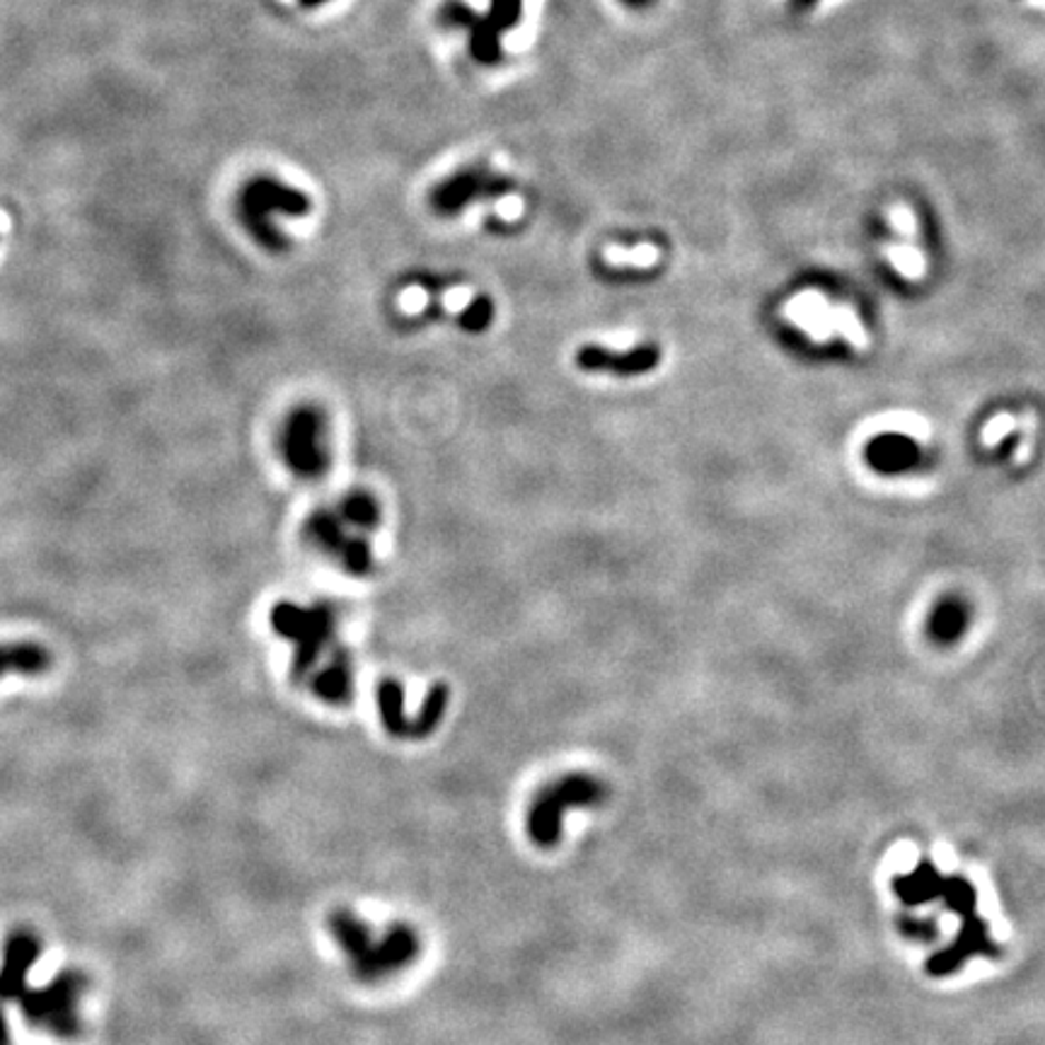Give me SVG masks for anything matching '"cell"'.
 Wrapping results in <instances>:
<instances>
[{
	"mask_svg": "<svg viewBox=\"0 0 1045 1045\" xmlns=\"http://www.w3.org/2000/svg\"><path fill=\"white\" fill-rule=\"evenodd\" d=\"M520 12V0H491L489 16H477L472 8H467L458 0H446L438 10V20L452 30L470 32V51L479 63H494L501 57L499 34L516 24Z\"/></svg>",
	"mask_w": 1045,
	"mask_h": 1045,
	"instance_id": "8",
	"label": "cell"
},
{
	"mask_svg": "<svg viewBox=\"0 0 1045 1045\" xmlns=\"http://www.w3.org/2000/svg\"><path fill=\"white\" fill-rule=\"evenodd\" d=\"M661 359L654 347H644L629 354H610L598 347H586L576 356L579 366L588 370H615V374H644L656 366V361Z\"/></svg>",
	"mask_w": 1045,
	"mask_h": 1045,
	"instance_id": "14",
	"label": "cell"
},
{
	"mask_svg": "<svg viewBox=\"0 0 1045 1045\" xmlns=\"http://www.w3.org/2000/svg\"><path fill=\"white\" fill-rule=\"evenodd\" d=\"M41 956V939L32 929L12 932L3 948V966H0V1007L6 1002H18L24 989L30 971Z\"/></svg>",
	"mask_w": 1045,
	"mask_h": 1045,
	"instance_id": "11",
	"label": "cell"
},
{
	"mask_svg": "<svg viewBox=\"0 0 1045 1045\" xmlns=\"http://www.w3.org/2000/svg\"><path fill=\"white\" fill-rule=\"evenodd\" d=\"M90 981L80 971H63L39 989H24L18 999L24 1019L34 1028L49 1031L51 1036L76 1038L82 1031L80 999L88 993Z\"/></svg>",
	"mask_w": 1045,
	"mask_h": 1045,
	"instance_id": "6",
	"label": "cell"
},
{
	"mask_svg": "<svg viewBox=\"0 0 1045 1045\" xmlns=\"http://www.w3.org/2000/svg\"><path fill=\"white\" fill-rule=\"evenodd\" d=\"M378 714L385 734H390L397 740L409 738V717L405 714V690L402 683L395 678H385L378 685Z\"/></svg>",
	"mask_w": 1045,
	"mask_h": 1045,
	"instance_id": "16",
	"label": "cell"
},
{
	"mask_svg": "<svg viewBox=\"0 0 1045 1045\" xmlns=\"http://www.w3.org/2000/svg\"><path fill=\"white\" fill-rule=\"evenodd\" d=\"M886 257L890 265L896 267L900 277L910 281H919L925 277L927 261L917 250H913V247H890V250H886Z\"/></svg>",
	"mask_w": 1045,
	"mask_h": 1045,
	"instance_id": "20",
	"label": "cell"
},
{
	"mask_svg": "<svg viewBox=\"0 0 1045 1045\" xmlns=\"http://www.w3.org/2000/svg\"><path fill=\"white\" fill-rule=\"evenodd\" d=\"M508 182L501 175L489 172L487 168H465L448 180H441L429 195V206L436 216L456 218L462 209L472 206L479 199H499L506 197Z\"/></svg>",
	"mask_w": 1045,
	"mask_h": 1045,
	"instance_id": "10",
	"label": "cell"
},
{
	"mask_svg": "<svg viewBox=\"0 0 1045 1045\" xmlns=\"http://www.w3.org/2000/svg\"><path fill=\"white\" fill-rule=\"evenodd\" d=\"M351 530L354 528L341 518L337 508H318L302 522V538H306V543L318 549V553L335 559H341L344 553L359 538H368L359 530Z\"/></svg>",
	"mask_w": 1045,
	"mask_h": 1045,
	"instance_id": "12",
	"label": "cell"
},
{
	"mask_svg": "<svg viewBox=\"0 0 1045 1045\" xmlns=\"http://www.w3.org/2000/svg\"><path fill=\"white\" fill-rule=\"evenodd\" d=\"M448 705H450V687L446 683L431 685V690L426 693V699L421 703L419 714H417V717L409 719V738L407 740L429 738L436 732V728L444 724Z\"/></svg>",
	"mask_w": 1045,
	"mask_h": 1045,
	"instance_id": "17",
	"label": "cell"
},
{
	"mask_svg": "<svg viewBox=\"0 0 1045 1045\" xmlns=\"http://www.w3.org/2000/svg\"><path fill=\"white\" fill-rule=\"evenodd\" d=\"M1016 429V421L1009 415H997L993 421L985 424L983 429V446L985 448H995L1002 438L1009 436Z\"/></svg>",
	"mask_w": 1045,
	"mask_h": 1045,
	"instance_id": "22",
	"label": "cell"
},
{
	"mask_svg": "<svg viewBox=\"0 0 1045 1045\" xmlns=\"http://www.w3.org/2000/svg\"><path fill=\"white\" fill-rule=\"evenodd\" d=\"M339 608L329 600L315 605L281 600L269 610L271 629L288 644H293V661L291 670H288L293 685H306L322 654L329 656L339 649Z\"/></svg>",
	"mask_w": 1045,
	"mask_h": 1045,
	"instance_id": "3",
	"label": "cell"
},
{
	"mask_svg": "<svg viewBox=\"0 0 1045 1045\" xmlns=\"http://www.w3.org/2000/svg\"><path fill=\"white\" fill-rule=\"evenodd\" d=\"M494 320V306L487 296H479L472 302H467L465 310L460 312V327L465 332H485V329Z\"/></svg>",
	"mask_w": 1045,
	"mask_h": 1045,
	"instance_id": "21",
	"label": "cell"
},
{
	"mask_svg": "<svg viewBox=\"0 0 1045 1045\" xmlns=\"http://www.w3.org/2000/svg\"><path fill=\"white\" fill-rule=\"evenodd\" d=\"M893 888L910 907L929 900H944L961 917V934L952 948L927 961L932 975H948L973 956H997V946L989 942L987 925L978 915V893L964 876H942L932 862H923L913 874L893 878Z\"/></svg>",
	"mask_w": 1045,
	"mask_h": 1045,
	"instance_id": "1",
	"label": "cell"
},
{
	"mask_svg": "<svg viewBox=\"0 0 1045 1045\" xmlns=\"http://www.w3.org/2000/svg\"><path fill=\"white\" fill-rule=\"evenodd\" d=\"M306 685L310 687L312 695L320 699V703L329 707L351 705L354 685H356L351 651L339 646V649L327 658V666L315 673V676H310Z\"/></svg>",
	"mask_w": 1045,
	"mask_h": 1045,
	"instance_id": "13",
	"label": "cell"
},
{
	"mask_svg": "<svg viewBox=\"0 0 1045 1045\" xmlns=\"http://www.w3.org/2000/svg\"><path fill=\"white\" fill-rule=\"evenodd\" d=\"M312 211V199L306 191L286 185L271 175H257L247 180L238 195V218L261 250L281 255L288 250V238L277 218H306Z\"/></svg>",
	"mask_w": 1045,
	"mask_h": 1045,
	"instance_id": "4",
	"label": "cell"
},
{
	"mask_svg": "<svg viewBox=\"0 0 1045 1045\" xmlns=\"http://www.w3.org/2000/svg\"><path fill=\"white\" fill-rule=\"evenodd\" d=\"M784 315L816 341H825L833 335H843L857 351L869 347V337H866L864 327L857 315L852 312V308H833L830 302L816 291H806L792 298L787 306H784Z\"/></svg>",
	"mask_w": 1045,
	"mask_h": 1045,
	"instance_id": "9",
	"label": "cell"
},
{
	"mask_svg": "<svg viewBox=\"0 0 1045 1045\" xmlns=\"http://www.w3.org/2000/svg\"><path fill=\"white\" fill-rule=\"evenodd\" d=\"M603 259L608 261L610 267H637V269H651L658 265L661 259V252L654 245H639V247H615L610 245L608 250L603 252Z\"/></svg>",
	"mask_w": 1045,
	"mask_h": 1045,
	"instance_id": "19",
	"label": "cell"
},
{
	"mask_svg": "<svg viewBox=\"0 0 1045 1045\" xmlns=\"http://www.w3.org/2000/svg\"><path fill=\"white\" fill-rule=\"evenodd\" d=\"M325 3H329V0H300L302 8H320Z\"/></svg>",
	"mask_w": 1045,
	"mask_h": 1045,
	"instance_id": "26",
	"label": "cell"
},
{
	"mask_svg": "<svg viewBox=\"0 0 1045 1045\" xmlns=\"http://www.w3.org/2000/svg\"><path fill=\"white\" fill-rule=\"evenodd\" d=\"M327 932L347 958L354 978L366 985L395 978L421 954V937L415 927L395 923L382 937H376L374 927L366 925L351 907H337L329 913Z\"/></svg>",
	"mask_w": 1045,
	"mask_h": 1045,
	"instance_id": "2",
	"label": "cell"
},
{
	"mask_svg": "<svg viewBox=\"0 0 1045 1045\" xmlns=\"http://www.w3.org/2000/svg\"><path fill=\"white\" fill-rule=\"evenodd\" d=\"M337 511L341 514V518L347 520L354 530H359L364 535H370L374 530H378L380 518H382L378 499L368 491L347 494V497H344L337 504Z\"/></svg>",
	"mask_w": 1045,
	"mask_h": 1045,
	"instance_id": "18",
	"label": "cell"
},
{
	"mask_svg": "<svg viewBox=\"0 0 1045 1045\" xmlns=\"http://www.w3.org/2000/svg\"><path fill=\"white\" fill-rule=\"evenodd\" d=\"M964 627V617L956 613L954 608H946L944 613L937 615V623H934V635L939 639H952L956 637V631Z\"/></svg>",
	"mask_w": 1045,
	"mask_h": 1045,
	"instance_id": "23",
	"label": "cell"
},
{
	"mask_svg": "<svg viewBox=\"0 0 1045 1045\" xmlns=\"http://www.w3.org/2000/svg\"><path fill=\"white\" fill-rule=\"evenodd\" d=\"M890 221H893V226H896L903 232V236H915V218H913L910 211H905V209L893 211Z\"/></svg>",
	"mask_w": 1045,
	"mask_h": 1045,
	"instance_id": "24",
	"label": "cell"
},
{
	"mask_svg": "<svg viewBox=\"0 0 1045 1045\" xmlns=\"http://www.w3.org/2000/svg\"><path fill=\"white\" fill-rule=\"evenodd\" d=\"M279 450L288 470L298 479H322L332 470L327 411L318 405H298L283 419Z\"/></svg>",
	"mask_w": 1045,
	"mask_h": 1045,
	"instance_id": "5",
	"label": "cell"
},
{
	"mask_svg": "<svg viewBox=\"0 0 1045 1045\" xmlns=\"http://www.w3.org/2000/svg\"><path fill=\"white\" fill-rule=\"evenodd\" d=\"M0 1045H10V1028H8L3 1007H0Z\"/></svg>",
	"mask_w": 1045,
	"mask_h": 1045,
	"instance_id": "25",
	"label": "cell"
},
{
	"mask_svg": "<svg viewBox=\"0 0 1045 1045\" xmlns=\"http://www.w3.org/2000/svg\"><path fill=\"white\" fill-rule=\"evenodd\" d=\"M603 799V787L590 777L569 775L538 794L530 806L528 833L530 840L540 847H553L561 835L564 814L571 806H590Z\"/></svg>",
	"mask_w": 1045,
	"mask_h": 1045,
	"instance_id": "7",
	"label": "cell"
},
{
	"mask_svg": "<svg viewBox=\"0 0 1045 1045\" xmlns=\"http://www.w3.org/2000/svg\"><path fill=\"white\" fill-rule=\"evenodd\" d=\"M51 651L41 644H0V678L8 676V673H18V676H41V673L51 668Z\"/></svg>",
	"mask_w": 1045,
	"mask_h": 1045,
	"instance_id": "15",
	"label": "cell"
}]
</instances>
